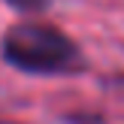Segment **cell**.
<instances>
[{"label": "cell", "mask_w": 124, "mask_h": 124, "mask_svg": "<svg viewBox=\"0 0 124 124\" xmlns=\"http://www.w3.org/2000/svg\"><path fill=\"white\" fill-rule=\"evenodd\" d=\"M0 58L6 67L27 76H73L85 70V54L79 42L67 30L36 18L9 24L3 30Z\"/></svg>", "instance_id": "cell-1"}, {"label": "cell", "mask_w": 124, "mask_h": 124, "mask_svg": "<svg viewBox=\"0 0 124 124\" xmlns=\"http://www.w3.org/2000/svg\"><path fill=\"white\" fill-rule=\"evenodd\" d=\"M0 124H12V121H3V118H0Z\"/></svg>", "instance_id": "cell-4"}, {"label": "cell", "mask_w": 124, "mask_h": 124, "mask_svg": "<svg viewBox=\"0 0 124 124\" xmlns=\"http://www.w3.org/2000/svg\"><path fill=\"white\" fill-rule=\"evenodd\" d=\"M9 9L21 12V15H42V12L52 6V0H3Z\"/></svg>", "instance_id": "cell-2"}, {"label": "cell", "mask_w": 124, "mask_h": 124, "mask_svg": "<svg viewBox=\"0 0 124 124\" xmlns=\"http://www.w3.org/2000/svg\"><path fill=\"white\" fill-rule=\"evenodd\" d=\"M64 124H106V118L97 109H76L64 115Z\"/></svg>", "instance_id": "cell-3"}]
</instances>
